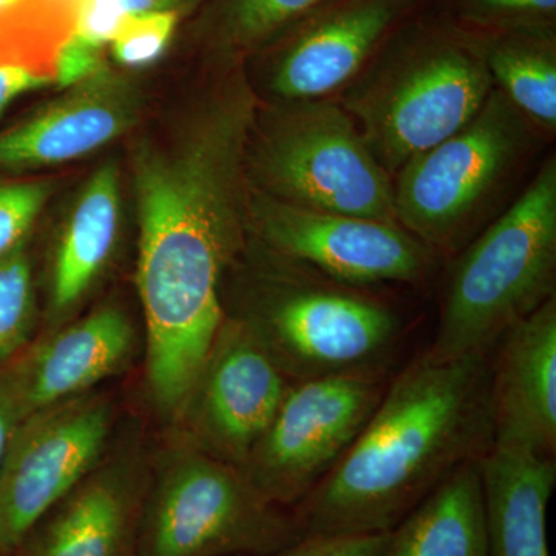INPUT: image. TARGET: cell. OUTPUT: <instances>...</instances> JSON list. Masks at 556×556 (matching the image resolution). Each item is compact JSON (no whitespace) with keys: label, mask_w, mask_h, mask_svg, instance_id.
<instances>
[{"label":"cell","mask_w":556,"mask_h":556,"mask_svg":"<svg viewBox=\"0 0 556 556\" xmlns=\"http://www.w3.org/2000/svg\"><path fill=\"white\" fill-rule=\"evenodd\" d=\"M252 102H218L178 148L146 150L135 166L138 289L148 331V382L182 413L223 320L222 283L241 248V160Z\"/></svg>","instance_id":"1"},{"label":"cell","mask_w":556,"mask_h":556,"mask_svg":"<svg viewBox=\"0 0 556 556\" xmlns=\"http://www.w3.org/2000/svg\"><path fill=\"white\" fill-rule=\"evenodd\" d=\"M493 447L489 356L391 376L345 456L298 507L302 536L390 533L456 468Z\"/></svg>","instance_id":"2"},{"label":"cell","mask_w":556,"mask_h":556,"mask_svg":"<svg viewBox=\"0 0 556 556\" xmlns=\"http://www.w3.org/2000/svg\"><path fill=\"white\" fill-rule=\"evenodd\" d=\"M556 163L457 257L438 329L422 351L431 362L490 356L500 339L555 298Z\"/></svg>","instance_id":"3"},{"label":"cell","mask_w":556,"mask_h":556,"mask_svg":"<svg viewBox=\"0 0 556 556\" xmlns=\"http://www.w3.org/2000/svg\"><path fill=\"white\" fill-rule=\"evenodd\" d=\"M283 262L287 278L274 281L251 309L233 318L251 328L287 378L294 383L391 372L404 338L396 311L367 288Z\"/></svg>","instance_id":"4"},{"label":"cell","mask_w":556,"mask_h":556,"mask_svg":"<svg viewBox=\"0 0 556 556\" xmlns=\"http://www.w3.org/2000/svg\"><path fill=\"white\" fill-rule=\"evenodd\" d=\"M300 538L292 508L270 503L240 467L193 445L148 489L138 556H273Z\"/></svg>","instance_id":"5"},{"label":"cell","mask_w":556,"mask_h":556,"mask_svg":"<svg viewBox=\"0 0 556 556\" xmlns=\"http://www.w3.org/2000/svg\"><path fill=\"white\" fill-rule=\"evenodd\" d=\"M527 148L526 116L493 89L467 126L397 172V225L433 252L463 251Z\"/></svg>","instance_id":"6"},{"label":"cell","mask_w":556,"mask_h":556,"mask_svg":"<svg viewBox=\"0 0 556 556\" xmlns=\"http://www.w3.org/2000/svg\"><path fill=\"white\" fill-rule=\"evenodd\" d=\"M258 152V172L294 206L396 223L394 186L346 110L292 101Z\"/></svg>","instance_id":"7"},{"label":"cell","mask_w":556,"mask_h":556,"mask_svg":"<svg viewBox=\"0 0 556 556\" xmlns=\"http://www.w3.org/2000/svg\"><path fill=\"white\" fill-rule=\"evenodd\" d=\"M493 83L486 62L463 47L422 51L387 70L348 100V113L387 174L467 126Z\"/></svg>","instance_id":"8"},{"label":"cell","mask_w":556,"mask_h":556,"mask_svg":"<svg viewBox=\"0 0 556 556\" xmlns=\"http://www.w3.org/2000/svg\"><path fill=\"white\" fill-rule=\"evenodd\" d=\"M391 372L294 382L241 470L270 503L295 508L345 456L378 408Z\"/></svg>","instance_id":"9"},{"label":"cell","mask_w":556,"mask_h":556,"mask_svg":"<svg viewBox=\"0 0 556 556\" xmlns=\"http://www.w3.org/2000/svg\"><path fill=\"white\" fill-rule=\"evenodd\" d=\"M112 426V405L90 393L17 424L0 464L3 556H13L33 527L98 467Z\"/></svg>","instance_id":"10"},{"label":"cell","mask_w":556,"mask_h":556,"mask_svg":"<svg viewBox=\"0 0 556 556\" xmlns=\"http://www.w3.org/2000/svg\"><path fill=\"white\" fill-rule=\"evenodd\" d=\"M260 239L277 257L351 287L417 285L433 269L437 252L396 223L354 217L260 200L254 211Z\"/></svg>","instance_id":"11"},{"label":"cell","mask_w":556,"mask_h":556,"mask_svg":"<svg viewBox=\"0 0 556 556\" xmlns=\"http://www.w3.org/2000/svg\"><path fill=\"white\" fill-rule=\"evenodd\" d=\"M291 386L251 328L225 317L182 409L197 447L243 467Z\"/></svg>","instance_id":"12"},{"label":"cell","mask_w":556,"mask_h":556,"mask_svg":"<svg viewBox=\"0 0 556 556\" xmlns=\"http://www.w3.org/2000/svg\"><path fill=\"white\" fill-rule=\"evenodd\" d=\"M489 394L493 447L556 456V298L493 348Z\"/></svg>","instance_id":"13"},{"label":"cell","mask_w":556,"mask_h":556,"mask_svg":"<svg viewBox=\"0 0 556 556\" xmlns=\"http://www.w3.org/2000/svg\"><path fill=\"white\" fill-rule=\"evenodd\" d=\"M138 91L102 67L31 118L0 134V169L27 170L80 159L137 121Z\"/></svg>","instance_id":"14"},{"label":"cell","mask_w":556,"mask_h":556,"mask_svg":"<svg viewBox=\"0 0 556 556\" xmlns=\"http://www.w3.org/2000/svg\"><path fill=\"white\" fill-rule=\"evenodd\" d=\"M148 485L127 460L98 467L51 508L13 556H138Z\"/></svg>","instance_id":"15"},{"label":"cell","mask_w":556,"mask_h":556,"mask_svg":"<svg viewBox=\"0 0 556 556\" xmlns=\"http://www.w3.org/2000/svg\"><path fill=\"white\" fill-rule=\"evenodd\" d=\"M134 342L129 318L109 306L25 348L5 367L24 417L89 393L127 364Z\"/></svg>","instance_id":"16"},{"label":"cell","mask_w":556,"mask_h":556,"mask_svg":"<svg viewBox=\"0 0 556 556\" xmlns=\"http://www.w3.org/2000/svg\"><path fill=\"white\" fill-rule=\"evenodd\" d=\"M393 17L391 0H362L329 14L285 54L274 90L289 101L321 100L356 75Z\"/></svg>","instance_id":"17"},{"label":"cell","mask_w":556,"mask_h":556,"mask_svg":"<svg viewBox=\"0 0 556 556\" xmlns=\"http://www.w3.org/2000/svg\"><path fill=\"white\" fill-rule=\"evenodd\" d=\"M489 556H551L547 507L555 457L492 447L479 460Z\"/></svg>","instance_id":"18"},{"label":"cell","mask_w":556,"mask_h":556,"mask_svg":"<svg viewBox=\"0 0 556 556\" xmlns=\"http://www.w3.org/2000/svg\"><path fill=\"white\" fill-rule=\"evenodd\" d=\"M448 475L390 532L382 556H489L481 466Z\"/></svg>","instance_id":"19"},{"label":"cell","mask_w":556,"mask_h":556,"mask_svg":"<svg viewBox=\"0 0 556 556\" xmlns=\"http://www.w3.org/2000/svg\"><path fill=\"white\" fill-rule=\"evenodd\" d=\"M118 226V172L105 164L80 193L62 233L51 277L54 314H67L93 287L112 257Z\"/></svg>","instance_id":"20"},{"label":"cell","mask_w":556,"mask_h":556,"mask_svg":"<svg viewBox=\"0 0 556 556\" xmlns=\"http://www.w3.org/2000/svg\"><path fill=\"white\" fill-rule=\"evenodd\" d=\"M493 83L527 118L546 130L556 127V60L548 47L507 40L486 58Z\"/></svg>","instance_id":"21"},{"label":"cell","mask_w":556,"mask_h":556,"mask_svg":"<svg viewBox=\"0 0 556 556\" xmlns=\"http://www.w3.org/2000/svg\"><path fill=\"white\" fill-rule=\"evenodd\" d=\"M35 320L31 260L22 241L0 257V369L30 345Z\"/></svg>","instance_id":"22"},{"label":"cell","mask_w":556,"mask_h":556,"mask_svg":"<svg viewBox=\"0 0 556 556\" xmlns=\"http://www.w3.org/2000/svg\"><path fill=\"white\" fill-rule=\"evenodd\" d=\"M177 25L172 10L130 17L112 40L113 56L126 67H142L161 58Z\"/></svg>","instance_id":"23"},{"label":"cell","mask_w":556,"mask_h":556,"mask_svg":"<svg viewBox=\"0 0 556 556\" xmlns=\"http://www.w3.org/2000/svg\"><path fill=\"white\" fill-rule=\"evenodd\" d=\"M172 2L174 0H79L73 35L102 47L112 42L130 17L167 10Z\"/></svg>","instance_id":"24"},{"label":"cell","mask_w":556,"mask_h":556,"mask_svg":"<svg viewBox=\"0 0 556 556\" xmlns=\"http://www.w3.org/2000/svg\"><path fill=\"white\" fill-rule=\"evenodd\" d=\"M49 195L47 182H0V257L27 239Z\"/></svg>","instance_id":"25"},{"label":"cell","mask_w":556,"mask_h":556,"mask_svg":"<svg viewBox=\"0 0 556 556\" xmlns=\"http://www.w3.org/2000/svg\"><path fill=\"white\" fill-rule=\"evenodd\" d=\"M318 2L320 0H233L229 14L230 36L239 43L257 42Z\"/></svg>","instance_id":"26"},{"label":"cell","mask_w":556,"mask_h":556,"mask_svg":"<svg viewBox=\"0 0 556 556\" xmlns=\"http://www.w3.org/2000/svg\"><path fill=\"white\" fill-rule=\"evenodd\" d=\"M390 533L379 535L302 536L273 556H382Z\"/></svg>","instance_id":"27"},{"label":"cell","mask_w":556,"mask_h":556,"mask_svg":"<svg viewBox=\"0 0 556 556\" xmlns=\"http://www.w3.org/2000/svg\"><path fill=\"white\" fill-rule=\"evenodd\" d=\"M101 49L102 47L93 46L72 33L58 53L53 83L70 89L100 72L102 68Z\"/></svg>","instance_id":"28"},{"label":"cell","mask_w":556,"mask_h":556,"mask_svg":"<svg viewBox=\"0 0 556 556\" xmlns=\"http://www.w3.org/2000/svg\"><path fill=\"white\" fill-rule=\"evenodd\" d=\"M50 83L53 80L31 70L16 65H0V115L21 94L42 89Z\"/></svg>","instance_id":"29"},{"label":"cell","mask_w":556,"mask_h":556,"mask_svg":"<svg viewBox=\"0 0 556 556\" xmlns=\"http://www.w3.org/2000/svg\"><path fill=\"white\" fill-rule=\"evenodd\" d=\"M478 11L495 17L548 16L556 0H475Z\"/></svg>","instance_id":"30"},{"label":"cell","mask_w":556,"mask_h":556,"mask_svg":"<svg viewBox=\"0 0 556 556\" xmlns=\"http://www.w3.org/2000/svg\"><path fill=\"white\" fill-rule=\"evenodd\" d=\"M24 419L16 391L11 386L7 369H0V464L5 455L7 445L14 428Z\"/></svg>","instance_id":"31"},{"label":"cell","mask_w":556,"mask_h":556,"mask_svg":"<svg viewBox=\"0 0 556 556\" xmlns=\"http://www.w3.org/2000/svg\"><path fill=\"white\" fill-rule=\"evenodd\" d=\"M17 2H20V0H0V13L9 10L10 7L16 5Z\"/></svg>","instance_id":"32"},{"label":"cell","mask_w":556,"mask_h":556,"mask_svg":"<svg viewBox=\"0 0 556 556\" xmlns=\"http://www.w3.org/2000/svg\"><path fill=\"white\" fill-rule=\"evenodd\" d=\"M67 2L72 3V5L76 9V5H78L79 0H67Z\"/></svg>","instance_id":"33"},{"label":"cell","mask_w":556,"mask_h":556,"mask_svg":"<svg viewBox=\"0 0 556 556\" xmlns=\"http://www.w3.org/2000/svg\"><path fill=\"white\" fill-rule=\"evenodd\" d=\"M0 556H3L2 552H0Z\"/></svg>","instance_id":"34"}]
</instances>
